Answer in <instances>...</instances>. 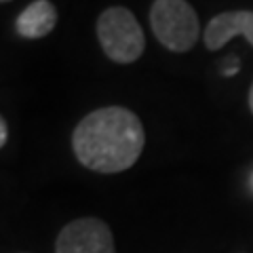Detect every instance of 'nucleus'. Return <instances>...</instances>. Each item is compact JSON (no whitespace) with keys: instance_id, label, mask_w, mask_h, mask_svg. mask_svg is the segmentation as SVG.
Wrapping results in <instances>:
<instances>
[{"instance_id":"7ed1b4c3","label":"nucleus","mask_w":253,"mask_h":253,"mask_svg":"<svg viewBox=\"0 0 253 253\" xmlns=\"http://www.w3.org/2000/svg\"><path fill=\"white\" fill-rule=\"evenodd\" d=\"M150 26L156 41L173 53H188L201 38L199 15L188 0H154Z\"/></svg>"},{"instance_id":"f257e3e1","label":"nucleus","mask_w":253,"mask_h":253,"mask_svg":"<svg viewBox=\"0 0 253 253\" xmlns=\"http://www.w3.org/2000/svg\"><path fill=\"white\" fill-rule=\"evenodd\" d=\"M146 133L139 116L121 106L89 112L72 133L76 161L95 173H123L144 152Z\"/></svg>"},{"instance_id":"1a4fd4ad","label":"nucleus","mask_w":253,"mask_h":253,"mask_svg":"<svg viewBox=\"0 0 253 253\" xmlns=\"http://www.w3.org/2000/svg\"><path fill=\"white\" fill-rule=\"evenodd\" d=\"M0 2H2V4H9V2H11V0H0Z\"/></svg>"},{"instance_id":"423d86ee","label":"nucleus","mask_w":253,"mask_h":253,"mask_svg":"<svg viewBox=\"0 0 253 253\" xmlns=\"http://www.w3.org/2000/svg\"><path fill=\"white\" fill-rule=\"evenodd\" d=\"M57 26V9L51 0H34L17 15L15 28L23 38H44Z\"/></svg>"},{"instance_id":"f03ea898","label":"nucleus","mask_w":253,"mask_h":253,"mask_svg":"<svg viewBox=\"0 0 253 253\" xmlns=\"http://www.w3.org/2000/svg\"><path fill=\"white\" fill-rule=\"evenodd\" d=\"M101 51L114 63H135L146 51V36L137 17L125 6H110L97 17Z\"/></svg>"},{"instance_id":"0eeeda50","label":"nucleus","mask_w":253,"mask_h":253,"mask_svg":"<svg viewBox=\"0 0 253 253\" xmlns=\"http://www.w3.org/2000/svg\"><path fill=\"white\" fill-rule=\"evenodd\" d=\"M6 137H9V126H6L4 118H0V146L6 144Z\"/></svg>"},{"instance_id":"20e7f679","label":"nucleus","mask_w":253,"mask_h":253,"mask_svg":"<svg viewBox=\"0 0 253 253\" xmlns=\"http://www.w3.org/2000/svg\"><path fill=\"white\" fill-rule=\"evenodd\" d=\"M55 253H116L112 230L97 217H81L63 226Z\"/></svg>"},{"instance_id":"39448f33","label":"nucleus","mask_w":253,"mask_h":253,"mask_svg":"<svg viewBox=\"0 0 253 253\" xmlns=\"http://www.w3.org/2000/svg\"><path fill=\"white\" fill-rule=\"evenodd\" d=\"M236 34L245 36L253 46V11H226L215 15L203 32V41L207 51H219L226 42H230Z\"/></svg>"},{"instance_id":"6e6552de","label":"nucleus","mask_w":253,"mask_h":253,"mask_svg":"<svg viewBox=\"0 0 253 253\" xmlns=\"http://www.w3.org/2000/svg\"><path fill=\"white\" fill-rule=\"evenodd\" d=\"M247 101H249V110H251V114H253V83L249 86V95H247Z\"/></svg>"}]
</instances>
